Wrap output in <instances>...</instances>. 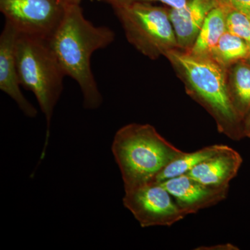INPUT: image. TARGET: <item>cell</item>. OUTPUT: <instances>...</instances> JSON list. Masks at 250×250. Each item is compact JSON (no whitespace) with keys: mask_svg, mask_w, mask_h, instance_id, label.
<instances>
[{"mask_svg":"<svg viewBox=\"0 0 250 250\" xmlns=\"http://www.w3.org/2000/svg\"><path fill=\"white\" fill-rule=\"evenodd\" d=\"M219 6L225 9L239 11L250 18V0H218Z\"/></svg>","mask_w":250,"mask_h":250,"instance_id":"18","label":"cell"},{"mask_svg":"<svg viewBox=\"0 0 250 250\" xmlns=\"http://www.w3.org/2000/svg\"><path fill=\"white\" fill-rule=\"evenodd\" d=\"M18 32L9 22H5L0 35V89L17 104L25 116L35 118L37 109L24 97L21 90L15 45Z\"/></svg>","mask_w":250,"mask_h":250,"instance_id":"9","label":"cell"},{"mask_svg":"<svg viewBox=\"0 0 250 250\" xmlns=\"http://www.w3.org/2000/svg\"><path fill=\"white\" fill-rule=\"evenodd\" d=\"M111 149L125 187L155 180L171 161L184 152L152 125L137 123L125 125L117 131Z\"/></svg>","mask_w":250,"mask_h":250,"instance_id":"3","label":"cell"},{"mask_svg":"<svg viewBox=\"0 0 250 250\" xmlns=\"http://www.w3.org/2000/svg\"><path fill=\"white\" fill-rule=\"evenodd\" d=\"M165 57L182 73L190 95L214 118L218 131L234 141L243 139V121L230 98L226 69L211 57L182 49L170 51Z\"/></svg>","mask_w":250,"mask_h":250,"instance_id":"2","label":"cell"},{"mask_svg":"<svg viewBox=\"0 0 250 250\" xmlns=\"http://www.w3.org/2000/svg\"><path fill=\"white\" fill-rule=\"evenodd\" d=\"M115 36L109 27L94 25L87 20L81 5H69L60 25L48 40L65 76L80 86L87 109H97L103 102L90 65L92 55L111 45Z\"/></svg>","mask_w":250,"mask_h":250,"instance_id":"1","label":"cell"},{"mask_svg":"<svg viewBox=\"0 0 250 250\" xmlns=\"http://www.w3.org/2000/svg\"><path fill=\"white\" fill-rule=\"evenodd\" d=\"M243 61L234 64L228 83L233 107L242 121L250 110V65Z\"/></svg>","mask_w":250,"mask_h":250,"instance_id":"13","label":"cell"},{"mask_svg":"<svg viewBox=\"0 0 250 250\" xmlns=\"http://www.w3.org/2000/svg\"><path fill=\"white\" fill-rule=\"evenodd\" d=\"M196 250H238L239 248L231 243L226 244H218L212 246H202L195 248Z\"/></svg>","mask_w":250,"mask_h":250,"instance_id":"19","label":"cell"},{"mask_svg":"<svg viewBox=\"0 0 250 250\" xmlns=\"http://www.w3.org/2000/svg\"><path fill=\"white\" fill-rule=\"evenodd\" d=\"M243 164V158L237 151L225 146L223 149L199 164L189 171V177L212 187L229 188Z\"/></svg>","mask_w":250,"mask_h":250,"instance_id":"11","label":"cell"},{"mask_svg":"<svg viewBox=\"0 0 250 250\" xmlns=\"http://www.w3.org/2000/svg\"><path fill=\"white\" fill-rule=\"evenodd\" d=\"M15 55L21 85L35 95L47 122L42 159L48 143L54 108L62 95L66 76L47 39L18 33Z\"/></svg>","mask_w":250,"mask_h":250,"instance_id":"4","label":"cell"},{"mask_svg":"<svg viewBox=\"0 0 250 250\" xmlns=\"http://www.w3.org/2000/svg\"><path fill=\"white\" fill-rule=\"evenodd\" d=\"M101 1H102V0H101Z\"/></svg>","mask_w":250,"mask_h":250,"instance_id":"22","label":"cell"},{"mask_svg":"<svg viewBox=\"0 0 250 250\" xmlns=\"http://www.w3.org/2000/svg\"><path fill=\"white\" fill-rule=\"evenodd\" d=\"M243 133L245 137L250 138V110L243 120Z\"/></svg>","mask_w":250,"mask_h":250,"instance_id":"20","label":"cell"},{"mask_svg":"<svg viewBox=\"0 0 250 250\" xmlns=\"http://www.w3.org/2000/svg\"><path fill=\"white\" fill-rule=\"evenodd\" d=\"M249 57V44L228 31L220 38L211 54V58L225 69Z\"/></svg>","mask_w":250,"mask_h":250,"instance_id":"15","label":"cell"},{"mask_svg":"<svg viewBox=\"0 0 250 250\" xmlns=\"http://www.w3.org/2000/svg\"><path fill=\"white\" fill-rule=\"evenodd\" d=\"M64 6H69V5H81L82 0H60Z\"/></svg>","mask_w":250,"mask_h":250,"instance_id":"21","label":"cell"},{"mask_svg":"<svg viewBox=\"0 0 250 250\" xmlns=\"http://www.w3.org/2000/svg\"><path fill=\"white\" fill-rule=\"evenodd\" d=\"M0 11L18 34L49 40L62 22L65 6L60 0H0Z\"/></svg>","mask_w":250,"mask_h":250,"instance_id":"7","label":"cell"},{"mask_svg":"<svg viewBox=\"0 0 250 250\" xmlns=\"http://www.w3.org/2000/svg\"><path fill=\"white\" fill-rule=\"evenodd\" d=\"M111 5L112 7L114 6H123L134 2H149V1H159L163 4L167 5L170 9H181L187 4L188 0H102Z\"/></svg>","mask_w":250,"mask_h":250,"instance_id":"17","label":"cell"},{"mask_svg":"<svg viewBox=\"0 0 250 250\" xmlns=\"http://www.w3.org/2000/svg\"><path fill=\"white\" fill-rule=\"evenodd\" d=\"M225 11L227 31L243 39L250 46V18L235 10L225 9Z\"/></svg>","mask_w":250,"mask_h":250,"instance_id":"16","label":"cell"},{"mask_svg":"<svg viewBox=\"0 0 250 250\" xmlns=\"http://www.w3.org/2000/svg\"><path fill=\"white\" fill-rule=\"evenodd\" d=\"M126 39L143 55L159 58L179 49L169 9L149 2H134L112 7Z\"/></svg>","mask_w":250,"mask_h":250,"instance_id":"5","label":"cell"},{"mask_svg":"<svg viewBox=\"0 0 250 250\" xmlns=\"http://www.w3.org/2000/svg\"><path fill=\"white\" fill-rule=\"evenodd\" d=\"M179 207L188 215L217 205L228 195L229 188L209 187L200 183L188 174L161 182Z\"/></svg>","mask_w":250,"mask_h":250,"instance_id":"8","label":"cell"},{"mask_svg":"<svg viewBox=\"0 0 250 250\" xmlns=\"http://www.w3.org/2000/svg\"><path fill=\"white\" fill-rule=\"evenodd\" d=\"M226 31L225 9L221 6H217L206 18L193 45L187 52L200 57H211L213 49Z\"/></svg>","mask_w":250,"mask_h":250,"instance_id":"12","label":"cell"},{"mask_svg":"<svg viewBox=\"0 0 250 250\" xmlns=\"http://www.w3.org/2000/svg\"><path fill=\"white\" fill-rule=\"evenodd\" d=\"M225 147V145H213L202 148L195 152H184L173 161H171L160 173L155 180L159 182L174 178L187 174L189 171L198 165L202 161L210 157Z\"/></svg>","mask_w":250,"mask_h":250,"instance_id":"14","label":"cell"},{"mask_svg":"<svg viewBox=\"0 0 250 250\" xmlns=\"http://www.w3.org/2000/svg\"><path fill=\"white\" fill-rule=\"evenodd\" d=\"M218 6V0H188L181 9L169 8L179 49H191L206 18Z\"/></svg>","mask_w":250,"mask_h":250,"instance_id":"10","label":"cell"},{"mask_svg":"<svg viewBox=\"0 0 250 250\" xmlns=\"http://www.w3.org/2000/svg\"><path fill=\"white\" fill-rule=\"evenodd\" d=\"M123 201L142 228L170 227L188 215L162 183L156 180L125 187Z\"/></svg>","mask_w":250,"mask_h":250,"instance_id":"6","label":"cell"}]
</instances>
